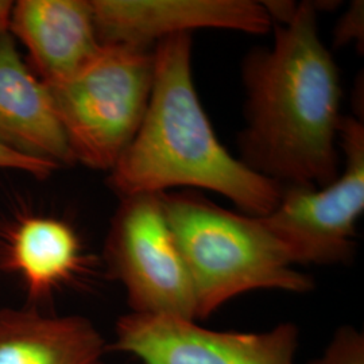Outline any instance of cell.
<instances>
[{"mask_svg":"<svg viewBox=\"0 0 364 364\" xmlns=\"http://www.w3.org/2000/svg\"><path fill=\"white\" fill-rule=\"evenodd\" d=\"M274 45L248 53L242 65L246 127L240 161L282 188H321L338 176L340 76L318 33L317 9L305 1Z\"/></svg>","mask_w":364,"mask_h":364,"instance_id":"cell-1","label":"cell"},{"mask_svg":"<svg viewBox=\"0 0 364 364\" xmlns=\"http://www.w3.org/2000/svg\"><path fill=\"white\" fill-rule=\"evenodd\" d=\"M108 346L91 320L37 308L0 309V364H105Z\"/></svg>","mask_w":364,"mask_h":364,"instance_id":"cell-11","label":"cell"},{"mask_svg":"<svg viewBox=\"0 0 364 364\" xmlns=\"http://www.w3.org/2000/svg\"><path fill=\"white\" fill-rule=\"evenodd\" d=\"M109 173L120 197L205 189L254 218L272 213L284 189L231 156L216 138L192 78V34L171 36L154 46L144 120Z\"/></svg>","mask_w":364,"mask_h":364,"instance_id":"cell-2","label":"cell"},{"mask_svg":"<svg viewBox=\"0 0 364 364\" xmlns=\"http://www.w3.org/2000/svg\"><path fill=\"white\" fill-rule=\"evenodd\" d=\"M299 340L293 323L266 332H223L178 317L130 312L119 317L108 350L144 364H294Z\"/></svg>","mask_w":364,"mask_h":364,"instance_id":"cell-7","label":"cell"},{"mask_svg":"<svg viewBox=\"0 0 364 364\" xmlns=\"http://www.w3.org/2000/svg\"><path fill=\"white\" fill-rule=\"evenodd\" d=\"M100 45L154 49L162 39L197 28L266 34L273 21L251 0H91Z\"/></svg>","mask_w":364,"mask_h":364,"instance_id":"cell-8","label":"cell"},{"mask_svg":"<svg viewBox=\"0 0 364 364\" xmlns=\"http://www.w3.org/2000/svg\"><path fill=\"white\" fill-rule=\"evenodd\" d=\"M154 49L102 45L72 75L46 84L75 162L111 171L144 120Z\"/></svg>","mask_w":364,"mask_h":364,"instance_id":"cell-4","label":"cell"},{"mask_svg":"<svg viewBox=\"0 0 364 364\" xmlns=\"http://www.w3.org/2000/svg\"><path fill=\"white\" fill-rule=\"evenodd\" d=\"M10 34L26 48L33 72L45 84L72 75L102 46L91 0H19Z\"/></svg>","mask_w":364,"mask_h":364,"instance_id":"cell-10","label":"cell"},{"mask_svg":"<svg viewBox=\"0 0 364 364\" xmlns=\"http://www.w3.org/2000/svg\"><path fill=\"white\" fill-rule=\"evenodd\" d=\"M105 257L109 273L126 289L131 313L197 321L193 285L161 195L122 197Z\"/></svg>","mask_w":364,"mask_h":364,"instance_id":"cell-5","label":"cell"},{"mask_svg":"<svg viewBox=\"0 0 364 364\" xmlns=\"http://www.w3.org/2000/svg\"><path fill=\"white\" fill-rule=\"evenodd\" d=\"M13 7V1H10V0H0V38L10 33Z\"/></svg>","mask_w":364,"mask_h":364,"instance_id":"cell-16","label":"cell"},{"mask_svg":"<svg viewBox=\"0 0 364 364\" xmlns=\"http://www.w3.org/2000/svg\"><path fill=\"white\" fill-rule=\"evenodd\" d=\"M3 264L21 277L30 301L38 302L80 273L84 257L77 234L68 223L28 216L9 235Z\"/></svg>","mask_w":364,"mask_h":364,"instance_id":"cell-12","label":"cell"},{"mask_svg":"<svg viewBox=\"0 0 364 364\" xmlns=\"http://www.w3.org/2000/svg\"><path fill=\"white\" fill-rule=\"evenodd\" d=\"M57 169L58 166L53 164L21 156L0 146V170H11V171H18V173L31 176L33 178H37V180H46Z\"/></svg>","mask_w":364,"mask_h":364,"instance_id":"cell-14","label":"cell"},{"mask_svg":"<svg viewBox=\"0 0 364 364\" xmlns=\"http://www.w3.org/2000/svg\"><path fill=\"white\" fill-rule=\"evenodd\" d=\"M308 364H364L363 333L352 326L340 328L326 352Z\"/></svg>","mask_w":364,"mask_h":364,"instance_id":"cell-13","label":"cell"},{"mask_svg":"<svg viewBox=\"0 0 364 364\" xmlns=\"http://www.w3.org/2000/svg\"><path fill=\"white\" fill-rule=\"evenodd\" d=\"M336 27V43L343 45L352 39H363V3L355 1Z\"/></svg>","mask_w":364,"mask_h":364,"instance_id":"cell-15","label":"cell"},{"mask_svg":"<svg viewBox=\"0 0 364 364\" xmlns=\"http://www.w3.org/2000/svg\"><path fill=\"white\" fill-rule=\"evenodd\" d=\"M0 146L58 168L76 164L48 85L10 33L0 38Z\"/></svg>","mask_w":364,"mask_h":364,"instance_id":"cell-9","label":"cell"},{"mask_svg":"<svg viewBox=\"0 0 364 364\" xmlns=\"http://www.w3.org/2000/svg\"><path fill=\"white\" fill-rule=\"evenodd\" d=\"M161 200L193 285L197 320L252 290H312V279L294 269L259 218L223 208L196 191L166 192Z\"/></svg>","mask_w":364,"mask_h":364,"instance_id":"cell-3","label":"cell"},{"mask_svg":"<svg viewBox=\"0 0 364 364\" xmlns=\"http://www.w3.org/2000/svg\"><path fill=\"white\" fill-rule=\"evenodd\" d=\"M338 138L346 166L338 177L321 188H284L273 212L259 218L294 264H336L353 254L364 210L363 124L343 117Z\"/></svg>","mask_w":364,"mask_h":364,"instance_id":"cell-6","label":"cell"}]
</instances>
